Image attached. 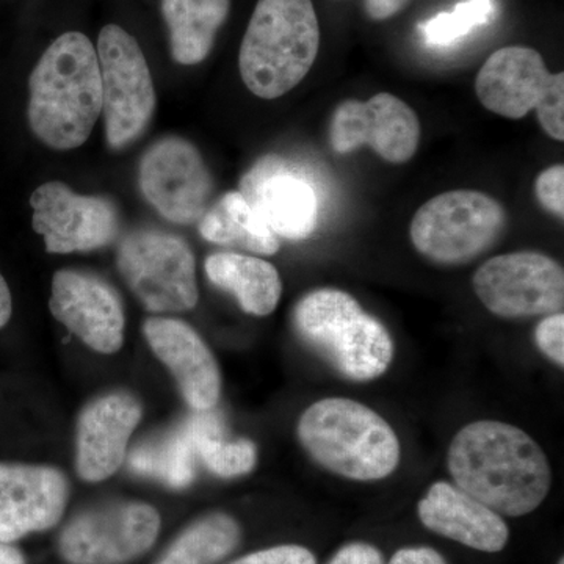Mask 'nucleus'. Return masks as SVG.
Returning <instances> with one entry per match:
<instances>
[{"label": "nucleus", "mask_w": 564, "mask_h": 564, "mask_svg": "<svg viewBox=\"0 0 564 564\" xmlns=\"http://www.w3.org/2000/svg\"><path fill=\"white\" fill-rule=\"evenodd\" d=\"M447 466L459 489L497 514L532 513L551 491L545 452L510 423L480 421L464 426L448 447Z\"/></svg>", "instance_id": "nucleus-1"}, {"label": "nucleus", "mask_w": 564, "mask_h": 564, "mask_svg": "<svg viewBox=\"0 0 564 564\" xmlns=\"http://www.w3.org/2000/svg\"><path fill=\"white\" fill-rule=\"evenodd\" d=\"M29 93V124L36 139L52 150L82 147L102 113L101 70L88 36H58L33 68Z\"/></svg>", "instance_id": "nucleus-2"}, {"label": "nucleus", "mask_w": 564, "mask_h": 564, "mask_svg": "<svg viewBox=\"0 0 564 564\" xmlns=\"http://www.w3.org/2000/svg\"><path fill=\"white\" fill-rule=\"evenodd\" d=\"M318 50L313 0H258L240 46V76L258 98H281L307 76Z\"/></svg>", "instance_id": "nucleus-3"}, {"label": "nucleus", "mask_w": 564, "mask_h": 564, "mask_svg": "<svg viewBox=\"0 0 564 564\" xmlns=\"http://www.w3.org/2000/svg\"><path fill=\"white\" fill-rule=\"evenodd\" d=\"M296 432L318 466L348 480H383L400 463L392 426L355 400H318L304 411Z\"/></svg>", "instance_id": "nucleus-4"}, {"label": "nucleus", "mask_w": 564, "mask_h": 564, "mask_svg": "<svg viewBox=\"0 0 564 564\" xmlns=\"http://www.w3.org/2000/svg\"><path fill=\"white\" fill-rule=\"evenodd\" d=\"M293 325L303 343L347 380H377L391 366V334L350 293L339 289L307 293L293 311Z\"/></svg>", "instance_id": "nucleus-5"}, {"label": "nucleus", "mask_w": 564, "mask_h": 564, "mask_svg": "<svg viewBox=\"0 0 564 564\" xmlns=\"http://www.w3.org/2000/svg\"><path fill=\"white\" fill-rule=\"evenodd\" d=\"M507 212L492 196L452 191L434 196L415 212L410 236L415 250L443 265H463L497 243Z\"/></svg>", "instance_id": "nucleus-6"}, {"label": "nucleus", "mask_w": 564, "mask_h": 564, "mask_svg": "<svg viewBox=\"0 0 564 564\" xmlns=\"http://www.w3.org/2000/svg\"><path fill=\"white\" fill-rule=\"evenodd\" d=\"M118 269L150 313H184L198 304L195 256L174 234L159 229L128 234L118 248Z\"/></svg>", "instance_id": "nucleus-7"}, {"label": "nucleus", "mask_w": 564, "mask_h": 564, "mask_svg": "<svg viewBox=\"0 0 564 564\" xmlns=\"http://www.w3.org/2000/svg\"><path fill=\"white\" fill-rule=\"evenodd\" d=\"M102 111L107 143L122 150L147 131L155 110L150 66L131 33L109 24L99 33Z\"/></svg>", "instance_id": "nucleus-8"}, {"label": "nucleus", "mask_w": 564, "mask_h": 564, "mask_svg": "<svg viewBox=\"0 0 564 564\" xmlns=\"http://www.w3.org/2000/svg\"><path fill=\"white\" fill-rule=\"evenodd\" d=\"M475 295L497 317L530 318L562 313L564 272L555 259L536 251L500 254L473 278Z\"/></svg>", "instance_id": "nucleus-9"}, {"label": "nucleus", "mask_w": 564, "mask_h": 564, "mask_svg": "<svg viewBox=\"0 0 564 564\" xmlns=\"http://www.w3.org/2000/svg\"><path fill=\"white\" fill-rule=\"evenodd\" d=\"M161 532L151 505L111 503L85 511L61 534V554L70 564H126L150 551Z\"/></svg>", "instance_id": "nucleus-10"}, {"label": "nucleus", "mask_w": 564, "mask_h": 564, "mask_svg": "<svg viewBox=\"0 0 564 564\" xmlns=\"http://www.w3.org/2000/svg\"><path fill=\"white\" fill-rule=\"evenodd\" d=\"M140 191L166 220L192 225L209 209L214 181L191 141L166 137L144 152L139 169Z\"/></svg>", "instance_id": "nucleus-11"}, {"label": "nucleus", "mask_w": 564, "mask_h": 564, "mask_svg": "<svg viewBox=\"0 0 564 564\" xmlns=\"http://www.w3.org/2000/svg\"><path fill=\"white\" fill-rule=\"evenodd\" d=\"M417 113L391 93H378L367 101L347 99L334 110L329 144L337 154L369 147L383 161L402 165L414 158L421 143Z\"/></svg>", "instance_id": "nucleus-12"}, {"label": "nucleus", "mask_w": 564, "mask_h": 564, "mask_svg": "<svg viewBox=\"0 0 564 564\" xmlns=\"http://www.w3.org/2000/svg\"><path fill=\"white\" fill-rule=\"evenodd\" d=\"M32 226L54 254L85 252L117 239L120 218L115 204L101 196L77 195L69 185L52 181L31 196Z\"/></svg>", "instance_id": "nucleus-13"}, {"label": "nucleus", "mask_w": 564, "mask_h": 564, "mask_svg": "<svg viewBox=\"0 0 564 564\" xmlns=\"http://www.w3.org/2000/svg\"><path fill=\"white\" fill-rule=\"evenodd\" d=\"M240 193L276 237L304 240L317 229L318 193L307 174L281 155L259 159L242 177Z\"/></svg>", "instance_id": "nucleus-14"}, {"label": "nucleus", "mask_w": 564, "mask_h": 564, "mask_svg": "<svg viewBox=\"0 0 564 564\" xmlns=\"http://www.w3.org/2000/svg\"><path fill=\"white\" fill-rule=\"evenodd\" d=\"M51 313L98 352L111 355L124 343V310L118 293L95 274L61 270L52 278Z\"/></svg>", "instance_id": "nucleus-15"}, {"label": "nucleus", "mask_w": 564, "mask_h": 564, "mask_svg": "<svg viewBox=\"0 0 564 564\" xmlns=\"http://www.w3.org/2000/svg\"><path fill=\"white\" fill-rule=\"evenodd\" d=\"M68 502V481L46 466L0 463V543L57 525Z\"/></svg>", "instance_id": "nucleus-16"}, {"label": "nucleus", "mask_w": 564, "mask_h": 564, "mask_svg": "<svg viewBox=\"0 0 564 564\" xmlns=\"http://www.w3.org/2000/svg\"><path fill=\"white\" fill-rule=\"evenodd\" d=\"M140 419L139 400L131 393H107L88 404L77 423V474L98 484L117 473Z\"/></svg>", "instance_id": "nucleus-17"}, {"label": "nucleus", "mask_w": 564, "mask_h": 564, "mask_svg": "<svg viewBox=\"0 0 564 564\" xmlns=\"http://www.w3.org/2000/svg\"><path fill=\"white\" fill-rule=\"evenodd\" d=\"M143 332L154 355L172 372L185 402L195 411L214 410L220 400L221 377L202 336L188 323L169 317L148 318Z\"/></svg>", "instance_id": "nucleus-18"}, {"label": "nucleus", "mask_w": 564, "mask_h": 564, "mask_svg": "<svg viewBox=\"0 0 564 564\" xmlns=\"http://www.w3.org/2000/svg\"><path fill=\"white\" fill-rule=\"evenodd\" d=\"M552 76L543 55L533 47L507 46L494 52L478 70L475 93L492 113L521 120L536 109Z\"/></svg>", "instance_id": "nucleus-19"}, {"label": "nucleus", "mask_w": 564, "mask_h": 564, "mask_svg": "<svg viewBox=\"0 0 564 564\" xmlns=\"http://www.w3.org/2000/svg\"><path fill=\"white\" fill-rule=\"evenodd\" d=\"M419 519L434 533L489 554L502 551L510 538L502 516L447 481L430 486L419 502Z\"/></svg>", "instance_id": "nucleus-20"}, {"label": "nucleus", "mask_w": 564, "mask_h": 564, "mask_svg": "<svg viewBox=\"0 0 564 564\" xmlns=\"http://www.w3.org/2000/svg\"><path fill=\"white\" fill-rule=\"evenodd\" d=\"M207 278L232 293L245 313L265 317L276 310L282 295L280 272L272 263L239 252H215L204 263Z\"/></svg>", "instance_id": "nucleus-21"}, {"label": "nucleus", "mask_w": 564, "mask_h": 564, "mask_svg": "<svg viewBox=\"0 0 564 564\" xmlns=\"http://www.w3.org/2000/svg\"><path fill=\"white\" fill-rule=\"evenodd\" d=\"M229 11L231 0H162L174 62L192 66L206 61Z\"/></svg>", "instance_id": "nucleus-22"}, {"label": "nucleus", "mask_w": 564, "mask_h": 564, "mask_svg": "<svg viewBox=\"0 0 564 564\" xmlns=\"http://www.w3.org/2000/svg\"><path fill=\"white\" fill-rule=\"evenodd\" d=\"M199 232L207 242L243 248L254 254L272 256L280 250V239L240 192L226 193L212 204L199 220Z\"/></svg>", "instance_id": "nucleus-23"}, {"label": "nucleus", "mask_w": 564, "mask_h": 564, "mask_svg": "<svg viewBox=\"0 0 564 564\" xmlns=\"http://www.w3.org/2000/svg\"><path fill=\"white\" fill-rule=\"evenodd\" d=\"M198 459L191 425L185 419L181 425L137 445L129 455V467L143 477L181 489L195 480Z\"/></svg>", "instance_id": "nucleus-24"}, {"label": "nucleus", "mask_w": 564, "mask_h": 564, "mask_svg": "<svg viewBox=\"0 0 564 564\" xmlns=\"http://www.w3.org/2000/svg\"><path fill=\"white\" fill-rule=\"evenodd\" d=\"M240 527L228 514L215 513L193 522L155 564H214L231 554Z\"/></svg>", "instance_id": "nucleus-25"}, {"label": "nucleus", "mask_w": 564, "mask_h": 564, "mask_svg": "<svg viewBox=\"0 0 564 564\" xmlns=\"http://www.w3.org/2000/svg\"><path fill=\"white\" fill-rule=\"evenodd\" d=\"M198 458L212 474L223 478L251 473L258 459L256 445L248 440L226 441L220 417L214 411H195L187 417Z\"/></svg>", "instance_id": "nucleus-26"}, {"label": "nucleus", "mask_w": 564, "mask_h": 564, "mask_svg": "<svg viewBox=\"0 0 564 564\" xmlns=\"http://www.w3.org/2000/svg\"><path fill=\"white\" fill-rule=\"evenodd\" d=\"M497 17L496 0H463L452 11H441L419 25L423 43L445 50L467 39L477 29L491 24Z\"/></svg>", "instance_id": "nucleus-27"}, {"label": "nucleus", "mask_w": 564, "mask_h": 564, "mask_svg": "<svg viewBox=\"0 0 564 564\" xmlns=\"http://www.w3.org/2000/svg\"><path fill=\"white\" fill-rule=\"evenodd\" d=\"M538 121L551 139L564 140V74L552 76L543 99L536 106Z\"/></svg>", "instance_id": "nucleus-28"}, {"label": "nucleus", "mask_w": 564, "mask_h": 564, "mask_svg": "<svg viewBox=\"0 0 564 564\" xmlns=\"http://www.w3.org/2000/svg\"><path fill=\"white\" fill-rule=\"evenodd\" d=\"M534 195L545 210L555 217H564V165L544 170L534 182Z\"/></svg>", "instance_id": "nucleus-29"}, {"label": "nucleus", "mask_w": 564, "mask_h": 564, "mask_svg": "<svg viewBox=\"0 0 564 564\" xmlns=\"http://www.w3.org/2000/svg\"><path fill=\"white\" fill-rule=\"evenodd\" d=\"M534 343L556 366H564V315H545L534 329Z\"/></svg>", "instance_id": "nucleus-30"}, {"label": "nucleus", "mask_w": 564, "mask_h": 564, "mask_svg": "<svg viewBox=\"0 0 564 564\" xmlns=\"http://www.w3.org/2000/svg\"><path fill=\"white\" fill-rule=\"evenodd\" d=\"M231 564H317L313 552L295 544L276 545L236 560Z\"/></svg>", "instance_id": "nucleus-31"}, {"label": "nucleus", "mask_w": 564, "mask_h": 564, "mask_svg": "<svg viewBox=\"0 0 564 564\" xmlns=\"http://www.w3.org/2000/svg\"><path fill=\"white\" fill-rule=\"evenodd\" d=\"M329 564H383V558L373 545L351 543L340 549Z\"/></svg>", "instance_id": "nucleus-32"}, {"label": "nucleus", "mask_w": 564, "mask_h": 564, "mask_svg": "<svg viewBox=\"0 0 564 564\" xmlns=\"http://www.w3.org/2000/svg\"><path fill=\"white\" fill-rule=\"evenodd\" d=\"M389 564H447L440 552L430 547H406L397 552Z\"/></svg>", "instance_id": "nucleus-33"}, {"label": "nucleus", "mask_w": 564, "mask_h": 564, "mask_svg": "<svg viewBox=\"0 0 564 564\" xmlns=\"http://www.w3.org/2000/svg\"><path fill=\"white\" fill-rule=\"evenodd\" d=\"M411 0H366V11L375 21H386L395 17Z\"/></svg>", "instance_id": "nucleus-34"}, {"label": "nucleus", "mask_w": 564, "mask_h": 564, "mask_svg": "<svg viewBox=\"0 0 564 564\" xmlns=\"http://www.w3.org/2000/svg\"><path fill=\"white\" fill-rule=\"evenodd\" d=\"M11 311H13V303H11L9 284H7L2 273H0V328H3L9 323Z\"/></svg>", "instance_id": "nucleus-35"}, {"label": "nucleus", "mask_w": 564, "mask_h": 564, "mask_svg": "<svg viewBox=\"0 0 564 564\" xmlns=\"http://www.w3.org/2000/svg\"><path fill=\"white\" fill-rule=\"evenodd\" d=\"M0 564H25L20 549L9 543H0Z\"/></svg>", "instance_id": "nucleus-36"}, {"label": "nucleus", "mask_w": 564, "mask_h": 564, "mask_svg": "<svg viewBox=\"0 0 564 564\" xmlns=\"http://www.w3.org/2000/svg\"><path fill=\"white\" fill-rule=\"evenodd\" d=\"M558 564H564V563H563V560H560V563H558Z\"/></svg>", "instance_id": "nucleus-37"}]
</instances>
